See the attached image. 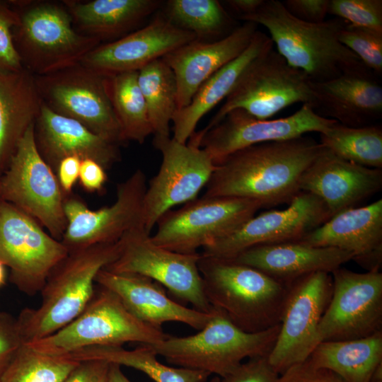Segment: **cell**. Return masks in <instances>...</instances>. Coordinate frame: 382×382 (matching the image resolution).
<instances>
[{
    "label": "cell",
    "instance_id": "cell-1",
    "mask_svg": "<svg viewBox=\"0 0 382 382\" xmlns=\"http://www.w3.org/2000/svg\"><path fill=\"white\" fill-rule=\"evenodd\" d=\"M323 148L303 135L236 151L215 164L203 196L249 199L262 207L289 204L301 192L302 174Z\"/></svg>",
    "mask_w": 382,
    "mask_h": 382
},
{
    "label": "cell",
    "instance_id": "cell-2",
    "mask_svg": "<svg viewBox=\"0 0 382 382\" xmlns=\"http://www.w3.org/2000/svg\"><path fill=\"white\" fill-rule=\"evenodd\" d=\"M120 252V240L69 251L47 277L40 306L23 309L16 320L23 344L49 336L78 317L95 294L96 275Z\"/></svg>",
    "mask_w": 382,
    "mask_h": 382
},
{
    "label": "cell",
    "instance_id": "cell-3",
    "mask_svg": "<svg viewBox=\"0 0 382 382\" xmlns=\"http://www.w3.org/2000/svg\"><path fill=\"white\" fill-rule=\"evenodd\" d=\"M239 18L264 26L277 52L312 82L325 81L364 66L339 41L340 33L347 23L342 19L304 22L290 14L278 0H265L256 12Z\"/></svg>",
    "mask_w": 382,
    "mask_h": 382
},
{
    "label": "cell",
    "instance_id": "cell-4",
    "mask_svg": "<svg viewBox=\"0 0 382 382\" xmlns=\"http://www.w3.org/2000/svg\"><path fill=\"white\" fill-rule=\"evenodd\" d=\"M198 267L207 301L238 328L257 332L280 324L287 285L233 260L200 254Z\"/></svg>",
    "mask_w": 382,
    "mask_h": 382
},
{
    "label": "cell",
    "instance_id": "cell-5",
    "mask_svg": "<svg viewBox=\"0 0 382 382\" xmlns=\"http://www.w3.org/2000/svg\"><path fill=\"white\" fill-rule=\"evenodd\" d=\"M18 16L13 29L16 50L24 69L35 76L80 63L100 43L78 32L61 1L9 0Z\"/></svg>",
    "mask_w": 382,
    "mask_h": 382
},
{
    "label": "cell",
    "instance_id": "cell-6",
    "mask_svg": "<svg viewBox=\"0 0 382 382\" xmlns=\"http://www.w3.org/2000/svg\"><path fill=\"white\" fill-rule=\"evenodd\" d=\"M280 329L278 324L257 332H247L235 325L221 311L213 308L207 325L195 335H169L151 345L170 364L201 370L224 378L243 359L268 356Z\"/></svg>",
    "mask_w": 382,
    "mask_h": 382
},
{
    "label": "cell",
    "instance_id": "cell-7",
    "mask_svg": "<svg viewBox=\"0 0 382 382\" xmlns=\"http://www.w3.org/2000/svg\"><path fill=\"white\" fill-rule=\"evenodd\" d=\"M168 336L138 319L117 294L100 286L70 323L49 336L23 345L40 354L63 356L94 346H122L130 342L152 345Z\"/></svg>",
    "mask_w": 382,
    "mask_h": 382
},
{
    "label": "cell",
    "instance_id": "cell-8",
    "mask_svg": "<svg viewBox=\"0 0 382 382\" xmlns=\"http://www.w3.org/2000/svg\"><path fill=\"white\" fill-rule=\"evenodd\" d=\"M315 101L313 82L308 76L289 65L272 48L249 68L200 131L212 128L235 109H242L257 119L267 120L295 103L313 107Z\"/></svg>",
    "mask_w": 382,
    "mask_h": 382
},
{
    "label": "cell",
    "instance_id": "cell-9",
    "mask_svg": "<svg viewBox=\"0 0 382 382\" xmlns=\"http://www.w3.org/2000/svg\"><path fill=\"white\" fill-rule=\"evenodd\" d=\"M262 208L257 201L235 197L196 198L166 212L151 236L157 245L183 254L196 253L239 228Z\"/></svg>",
    "mask_w": 382,
    "mask_h": 382
},
{
    "label": "cell",
    "instance_id": "cell-10",
    "mask_svg": "<svg viewBox=\"0 0 382 382\" xmlns=\"http://www.w3.org/2000/svg\"><path fill=\"white\" fill-rule=\"evenodd\" d=\"M42 102L119 146L125 140L107 88V76L79 63L35 76Z\"/></svg>",
    "mask_w": 382,
    "mask_h": 382
},
{
    "label": "cell",
    "instance_id": "cell-11",
    "mask_svg": "<svg viewBox=\"0 0 382 382\" xmlns=\"http://www.w3.org/2000/svg\"><path fill=\"white\" fill-rule=\"evenodd\" d=\"M34 124L20 141L1 175V197L32 216L53 238L61 241L66 226V197L56 173L37 151Z\"/></svg>",
    "mask_w": 382,
    "mask_h": 382
},
{
    "label": "cell",
    "instance_id": "cell-12",
    "mask_svg": "<svg viewBox=\"0 0 382 382\" xmlns=\"http://www.w3.org/2000/svg\"><path fill=\"white\" fill-rule=\"evenodd\" d=\"M120 241L119 257L104 269L150 278L195 309L211 312L212 307L204 295L198 267L200 253L183 254L160 247L144 226L127 231Z\"/></svg>",
    "mask_w": 382,
    "mask_h": 382
},
{
    "label": "cell",
    "instance_id": "cell-13",
    "mask_svg": "<svg viewBox=\"0 0 382 382\" xmlns=\"http://www.w3.org/2000/svg\"><path fill=\"white\" fill-rule=\"evenodd\" d=\"M69 253L32 216L0 201V261L10 280L28 296L40 292L53 268Z\"/></svg>",
    "mask_w": 382,
    "mask_h": 382
},
{
    "label": "cell",
    "instance_id": "cell-14",
    "mask_svg": "<svg viewBox=\"0 0 382 382\" xmlns=\"http://www.w3.org/2000/svg\"><path fill=\"white\" fill-rule=\"evenodd\" d=\"M146 187V175L138 168L117 185L116 199L111 205L92 210L73 193L66 196L64 203L66 226L60 241L69 252L117 242L127 231L144 226Z\"/></svg>",
    "mask_w": 382,
    "mask_h": 382
},
{
    "label": "cell",
    "instance_id": "cell-15",
    "mask_svg": "<svg viewBox=\"0 0 382 382\" xmlns=\"http://www.w3.org/2000/svg\"><path fill=\"white\" fill-rule=\"evenodd\" d=\"M332 293L331 274L324 272L301 277L287 284L279 332L267 357L279 374L307 359L320 343L318 328Z\"/></svg>",
    "mask_w": 382,
    "mask_h": 382
},
{
    "label": "cell",
    "instance_id": "cell-16",
    "mask_svg": "<svg viewBox=\"0 0 382 382\" xmlns=\"http://www.w3.org/2000/svg\"><path fill=\"white\" fill-rule=\"evenodd\" d=\"M335 122L317 114L309 104H303L294 114L278 119H257L242 109H235L212 128L195 132L187 143L203 149L216 164L243 148L288 140L308 132L321 134Z\"/></svg>",
    "mask_w": 382,
    "mask_h": 382
},
{
    "label": "cell",
    "instance_id": "cell-17",
    "mask_svg": "<svg viewBox=\"0 0 382 382\" xmlns=\"http://www.w3.org/2000/svg\"><path fill=\"white\" fill-rule=\"evenodd\" d=\"M332 293L318 328L319 342L365 337L382 330V273L331 272Z\"/></svg>",
    "mask_w": 382,
    "mask_h": 382
},
{
    "label": "cell",
    "instance_id": "cell-18",
    "mask_svg": "<svg viewBox=\"0 0 382 382\" xmlns=\"http://www.w3.org/2000/svg\"><path fill=\"white\" fill-rule=\"evenodd\" d=\"M154 145L161 153L162 161L144 199L143 222L149 233L166 212L196 199L215 168L212 158L197 146L171 137Z\"/></svg>",
    "mask_w": 382,
    "mask_h": 382
},
{
    "label": "cell",
    "instance_id": "cell-19",
    "mask_svg": "<svg viewBox=\"0 0 382 382\" xmlns=\"http://www.w3.org/2000/svg\"><path fill=\"white\" fill-rule=\"evenodd\" d=\"M330 218L319 197L301 191L286 208L253 216L231 234L203 248L200 254L232 260L255 245L299 241Z\"/></svg>",
    "mask_w": 382,
    "mask_h": 382
},
{
    "label": "cell",
    "instance_id": "cell-20",
    "mask_svg": "<svg viewBox=\"0 0 382 382\" xmlns=\"http://www.w3.org/2000/svg\"><path fill=\"white\" fill-rule=\"evenodd\" d=\"M196 39L192 33L175 26L158 11L147 25L118 40L100 44L80 64L105 76L139 71Z\"/></svg>",
    "mask_w": 382,
    "mask_h": 382
},
{
    "label": "cell",
    "instance_id": "cell-21",
    "mask_svg": "<svg viewBox=\"0 0 382 382\" xmlns=\"http://www.w3.org/2000/svg\"><path fill=\"white\" fill-rule=\"evenodd\" d=\"M382 169L342 159L323 148L299 181L301 192L311 193L325 204L330 217L379 192Z\"/></svg>",
    "mask_w": 382,
    "mask_h": 382
},
{
    "label": "cell",
    "instance_id": "cell-22",
    "mask_svg": "<svg viewBox=\"0 0 382 382\" xmlns=\"http://www.w3.org/2000/svg\"><path fill=\"white\" fill-rule=\"evenodd\" d=\"M257 30V24L244 22L223 38L214 41L196 39L161 58L176 79L178 110L187 107L211 76L248 47Z\"/></svg>",
    "mask_w": 382,
    "mask_h": 382
},
{
    "label": "cell",
    "instance_id": "cell-23",
    "mask_svg": "<svg viewBox=\"0 0 382 382\" xmlns=\"http://www.w3.org/2000/svg\"><path fill=\"white\" fill-rule=\"evenodd\" d=\"M299 241L350 253L352 260L367 272L382 265V199L345 209L306 233Z\"/></svg>",
    "mask_w": 382,
    "mask_h": 382
},
{
    "label": "cell",
    "instance_id": "cell-24",
    "mask_svg": "<svg viewBox=\"0 0 382 382\" xmlns=\"http://www.w3.org/2000/svg\"><path fill=\"white\" fill-rule=\"evenodd\" d=\"M319 115L348 127L373 125L382 117L379 76L365 66L322 82H313Z\"/></svg>",
    "mask_w": 382,
    "mask_h": 382
},
{
    "label": "cell",
    "instance_id": "cell-25",
    "mask_svg": "<svg viewBox=\"0 0 382 382\" xmlns=\"http://www.w3.org/2000/svg\"><path fill=\"white\" fill-rule=\"evenodd\" d=\"M96 282L117 294L135 317L157 329L162 330L163 323L178 322L199 331L212 316V311L201 312L172 300L162 285L139 274L115 273L103 268Z\"/></svg>",
    "mask_w": 382,
    "mask_h": 382
},
{
    "label": "cell",
    "instance_id": "cell-26",
    "mask_svg": "<svg viewBox=\"0 0 382 382\" xmlns=\"http://www.w3.org/2000/svg\"><path fill=\"white\" fill-rule=\"evenodd\" d=\"M34 137L38 152L54 173L59 161L68 156L93 159L105 170L121 160L119 146L54 112L42 102L34 124Z\"/></svg>",
    "mask_w": 382,
    "mask_h": 382
},
{
    "label": "cell",
    "instance_id": "cell-27",
    "mask_svg": "<svg viewBox=\"0 0 382 382\" xmlns=\"http://www.w3.org/2000/svg\"><path fill=\"white\" fill-rule=\"evenodd\" d=\"M352 258V254L340 249L313 246L295 241L255 245L232 260L254 267L287 285L311 273L331 274Z\"/></svg>",
    "mask_w": 382,
    "mask_h": 382
},
{
    "label": "cell",
    "instance_id": "cell-28",
    "mask_svg": "<svg viewBox=\"0 0 382 382\" xmlns=\"http://www.w3.org/2000/svg\"><path fill=\"white\" fill-rule=\"evenodd\" d=\"M269 35L257 30L248 47L235 59L211 76L197 90L190 104L176 111L173 139L185 144L195 132L199 120L226 99L249 68L273 48Z\"/></svg>",
    "mask_w": 382,
    "mask_h": 382
},
{
    "label": "cell",
    "instance_id": "cell-29",
    "mask_svg": "<svg viewBox=\"0 0 382 382\" xmlns=\"http://www.w3.org/2000/svg\"><path fill=\"white\" fill-rule=\"evenodd\" d=\"M75 29L100 43L118 40L136 30L138 25L156 13L160 0H64Z\"/></svg>",
    "mask_w": 382,
    "mask_h": 382
},
{
    "label": "cell",
    "instance_id": "cell-30",
    "mask_svg": "<svg viewBox=\"0 0 382 382\" xmlns=\"http://www.w3.org/2000/svg\"><path fill=\"white\" fill-rule=\"evenodd\" d=\"M42 100L35 75L25 69L0 73V173L7 168L28 129L35 123Z\"/></svg>",
    "mask_w": 382,
    "mask_h": 382
},
{
    "label": "cell",
    "instance_id": "cell-31",
    "mask_svg": "<svg viewBox=\"0 0 382 382\" xmlns=\"http://www.w3.org/2000/svg\"><path fill=\"white\" fill-rule=\"evenodd\" d=\"M308 359L344 382H371L382 363V330L359 339L321 342Z\"/></svg>",
    "mask_w": 382,
    "mask_h": 382
},
{
    "label": "cell",
    "instance_id": "cell-32",
    "mask_svg": "<svg viewBox=\"0 0 382 382\" xmlns=\"http://www.w3.org/2000/svg\"><path fill=\"white\" fill-rule=\"evenodd\" d=\"M156 356L151 345L141 344L132 350L122 346H94L62 357L79 362L102 360L126 366L142 371L155 382H206L211 375L201 370L164 365L158 361Z\"/></svg>",
    "mask_w": 382,
    "mask_h": 382
},
{
    "label": "cell",
    "instance_id": "cell-33",
    "mask_svg": "<svg viewBox=\"0 0 382 382\" xmlns=\"http://www.w3.org/2000/svg\"><path fill=\"white\" fill-rule=\"evenodd\" d=\"M138 83L147 108L154 142L170 138V122L178 110L177 83L172 69L156 59L138 71Z\"/></svg>",
    "mask_w": 382,
    "mask_h": 382
},
{
    "label": "cell",
    "instance_id": "cell-34",
    "mask_svg": "<svg viewBox=\"0 0 382 382\" xmlns=\"http://www.w3.org/2000/svg\"><path fill=\"white\" fill-rule=\"evenodd\" d=\"M163 5L164 16L175 26L192 33L197 40H219L238 27L233 26V20L216 0H169Z\"/></svg>",
    "mask_w": 382,
    "mask_h": 382
},
{
    "label": "cell",
    "instance_id": "cell-35",
    "mask_svg": "<svg viewBox=\"0 0 382 382\" xmlns=\"http://www.w3.org/2000/svg\"><path fill=\"white\" fill-rule=\"evenodd\" d=\"M106 76L109 97L125 140L143 144L153 132L138 71Z\"/></svg>",
    "mask_w": 382,
    "mask_h": 382
},
{
    "label": "cell",
    "instance_id": "cell-36",
    "mask_svg": "<svg viewBox=\"0 0 382 382\" xmlns=\"http://www.w3.org/2000/svg\"><path fill=\"white\" fill-rule=\"evenodd\" d=\"M323 148L346 161L382 169V127L370 125L353 127L335 122L320 134Z\"/></svg>",
    "mask_w": 382,
    "mask_h": 382
},
{
    "label": "cell",
    "instance_id": "cell-37",
    "mask_svg": "<svg viewBox=\"0 0 382 382\" xmlns=\"http://www.w3.org/2000/svg\"><path fill=\"white\" fill-rule=\"evenodd\" d=\"M79 363L23 345L1 371L0 382H64Z\"/></svg>",
    "mask_w": 382,
    "mask_h": 382
},
{
    "label": "cell",
    "instance_id": "cell-38",
    "mask_svg": "<svg viewBox=\"0 0 382 382\" xmlns=\"http://www.w3.org/2000/svg\"><path fill=\"white\" fill-rule=\"evenodd\" d=\"M338 38L367 69L381 76L382 31L347 23Z\"/></svg>",
    "mask_w": 382,
    "mask_h": 382
},
{
    "label": "cell",
    "instance_id": "cell-39",
    "mask_svg": "<svg viewBox=\"0 0 382 382\" xmlns=\"http://www.w3.org/2000/svg\"><path fill=\"white\" fill-rule=\"evenodd\" d=\"M328 13L352 25L382 31L381 0H330Z\"/></svg>",
    "mask_w": 382,
    "mask_h": 382
},
{
    "label": "cell",
    "instance_id": "cell-40",
    "mask_svg": "<svg viewBox=\"0 0 382 382\" xmlns=\"http://www.w3.org/2000/svg\"><path fill=\"white\" fill-rule=\"evenodd\" d=\"M18 16L8 1L0 0V73L16 72L23 68L16 50L13 29Z\"/></svg>",
    "mask_w": 382,
    "mask_h": 382
},
{
    "label": "cell",
    "instance_id": "cell-41",
    "mask_svg": "<svg viewBox=\"0 0 382 382\" xmlns=\"http://www.w3.org/2000/svg\"><path fill=\"white\" fill-rule=\"evenodd\" d=\"M268 356L250 358L242 362L221 382H278L279 374L268 361Z\"/></svg>",
    "mask_w": 382,
    "mask_h": 382
},
{
    "label": "cell",
    "instance_id": "cell-42",
    "mask_svg": "<svg viewBox=\"0 0 382 382\" xmlns=\"http://www.w3.org/2000/svg\"><path fill=\"white\" fill-rule=\"evenodd\" d=\"M278 382H344L334 372L315 366L308 359L291 366L281 374Z\"/></svg>",
    "mask_w": 382,
    "mask_h": 382
},
{
    "label": "cell",
    "instance_id": "cell-43",
    "mask_svg": "<svg viewBox=\"0 0 382 382\" xmlns=\"http://www.w3.org/2000/svg\"><path fill=\"white\" fill-rule=\"evenodd\" d=\"M23 345L16 320L0 312V371Z\"/></svg>",
    "mask_w": 382,
    "mask_h": 382
},
{
    "label": "cell",
    "instance_id": "cell-44",
    "mask_svg": "<svg viewBox=\"0 0 382 382\" xmlns=\"http://www.w3.org/2000/svg\"><path fill=\"white\" fill-rule=\"evenodd\" d=\"M282 4L295 18L307 23H319L325 21L330 0H286Z\"/></svg>",
    "mask_w": 382,
    "mask_h": 382
},
{
    "label": "cell",
    "instance_id": "cell-45",
    "mask_svg": "<svg viewBox=\"0 0 382 382\" xmlns=\"http://www.w3.org/2000/svg\"><path fill=\"white\" fill-rule=\"evenodd\" d=\"M110 364L102 360L79 363L64 382H108Z\"/></svg>",
    "mask_w": 382,
    "mask_h": 382
},
{
    "label": "cell",
    "instance_id": "cell-46",
    "mask_svg": "<svg viewBox=\"0 0 382 382\" xmlns=\"http://www.w3.org/2000/svg\"><path fill=\"white\" fill-rule=\"evenodd\" d=\"M105 170L100 163L93 159L81 160L79 175L81 187L88 192L103 191L108 180Z\"/></svg>",
    "mask_w": 382,
    "mask_h": 382
},
{
    "label": "cell",
    "instance_id": "cell-47",
    "mask_svg": "<svg viewBox=\"0 0 382 382\" xmlns=\"http://www.w3.org/2000/svg\"><path fill=\"white\" fill-rule=\"evenodd\" d=\"M81 159L68 156L62 159L57 166L56 175L65 197L72 194L73 187L79 180Z\"/></svg>",
    "mask_w": 382,
    "mask_h": 382
},
{
    "label": "cell",
    "instance_id": "cell-48",
    "mask_svg": "<svg viewBox=\"0 0 382 382\" xmlns=\"http://www.w3.org/2000/svg\"><path fill=\"white\" fill-rule=\"evenodd\" d=\"M265 0H227L224 4L239 18L256 12L263 4Z\"/></svg>",
    "mask_w": 382,
    "mask_h": 382
},
{
    "label": "cell",
    "instance_id": "cell-49",
    "mask_svg": "<svg viewBox=\"0 0 382 382\" xmlns=\"http://www.w3.org/2000/svg\"><path fill=\"white\" fill-rule=\"evenodd\" d=\"M108 382H131L122 373L120 366L110 364Z\"/></svg>",
    "mask_w": 382,
    "mask_h": 382
},
{
    "label": "cell",
    "instance_id": "cell-50",
    "mask_svg": "<svg viewBox=\"0 0 382 382\" xmlns=\"http://www.w3.org/2000/svg\"><path fill=\"white\" fill-rule=\"evenodd\" d=\"M371 382H382V363L374 371Z\"/></svg>",
    "mask_w": 382,
    "mask_h": 382
},
{
    "label": "cell",
    "instance_id": "cell-51",
    "mask_svg": "<svg viewBox=\"0 0 382 382\" xmlns=\"http://www.w3.org/2000/svg\"><path fill=\"white\" fill-rule=\"evenodd\" d=\"M5 265L0 261V287L5 284L6 272Z\"/></svg>",
    "mask_w": 382,
    "mask_h": 382
},
{
    "label": "cell",
    "instance_id": "cell-52",
    "mask_svg": "<svg viewBox=\"0 0 382 382\" xmlns=\"http://www.w3.org/2000/svg\"><path fill=\"white\" fill-rule=\"evenodd\" d=\"M210 382H221V378L217 376H215L213 378H212Z\"/></svg>",
    "mask_w": 382,
    "mask_h": 382
},
{
    "label": "cell",
    "instance_id": "cell-53",
    "mask_svg": "<svg viewBox=\"0 0 382 382\" xmlns=\"http://www.w3.org/2000/svg\"><path fill=\"white\" fill-rule=\"evenodd\" d=\"M1 174L0 173V201L1 200Z\"/></svg>",
    "mask_w": 382,
    "mask_h": 382
},
{
    "label": "cell",
    "instance_id": "cell-54",
    "mask_svg": "<svg viewBox=\"0 0 382 382\" xmlns=\"http://www.w3.org/2000/svg\"><path fill=\"white\" fill-rule=\"evenodd\" d=\"M1 371H0V373H1Z\"/></svg>",
    "mask_w": 382,
    "mask_h": 382
}]
</instances>
